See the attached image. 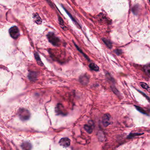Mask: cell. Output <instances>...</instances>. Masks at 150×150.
Masks as SVG:
<instances>
[{
  "label": "cell",
  "mask_w": 150,
  "mask_h": 150,
  "mask_svg": "<svg viewBox=\"0 0 150 150\" xmlns=\"http://www.w3.org/2000/svg\"><path fill=\"white\" fill-rule=\"evenodd\" d=\"M47 37L49 41L51 43L52 45L55 46H59L60 45L61 41L54 33H49L47 35Z\"/></svg>",
  "instance_id": "obj_1"
},
{
  "label": "cell",
  "mask_w": 150,
  "mask_h": 150,
  "mask_svg": "<svg viewBox=\"0 0 150 150\" xmlns=\"http://www.w3.org/2000/svg\"><path fill=\"white\" fill-rule=\"evenodd\" d=\"M18 114L21 119L23 121L29 119L30 116V112L28 110L25 109H21L18 112Z\"/></svg>",
  "instance_id": "obj_2"
},
{
  "label": "cell",
  "mask_w": 150,
  "mask_h": 150,
  "mask_svg": "<svg viewBox=\"0 0 150 150\" xmlns=\"http://www.w3.org/2000/svg\"><path fill=\"white\" fill-rule=\"evenodd\" d=\"M9 32L11 37L13 38L17 39L19 36V31L18 27L16 26L11 27Z\"/></svg>",
  "instance_id": "obj_3"
},
{
  "label": "cell",
  "mask_w": 150,
  "mask_h": 150,
  "mask_svg": "<svg viewBox=\"0 0 150 150\" xmlns=\"http://www.w3.org/2000/svg\"><path fill=\"white\" fill-rule=\"evenodd\" d=\"M55 111L58 114L66 115L67 114V112L63 106L61 104H59L57 105V107L55 109Z\"/></svg>",
  "instance_id": "obj_4"
},
{
  "label": "cell",
  "mask_w": 150,
  "mask_h": 150,
  "mask_svg": "<svg viewBox=\"0 0 150 150\" xmlns=\"http://www.w3.org/2000/svg\"><path fill=\"white\" fill-rule=\"evenodd\" d=\"M59 144L61 146L66 148L70 146L71 144V141L69 138H61L59 141Z\"/></svg>",
  "instance_id": "obj_5"
},
{
  "label": "cell",
  "mask_w": 150,
  "mask_h": 150,
  "mask_svg": "<svg viewBox=\"0 0 150 150\" xmlns=\"http://www.w3.org/2000/svg\"><path fill=\"white\" fill-rule=\"evenodd\" d=\"M110 115L108 114H105L102 118V123L104 126L107 127L110 124Z\"/></svg>",
  "instance_id": "obj_6"
},
{
  "label": "cell",
  "mask_w": 150,
  "mask_h": 150,
  "mask_svg": "<svg viewBox=\"0 0 150 150\" xmlns=\"http://www.w3.org/2000/svg\"><path fill=\"white\" fill-rule=\"evenodd\" d=\"M79 81L82 85H87L89 81V78L88 76H87V75H84L81 76L79 77Z\"/></svg>",
  "instance_id": "obj_7"
},
{
  "label": "cell",
  "mask_w": 150,
  "mask_h": 150,
  "mask_svg": "<svg viewBox=\"0 0 150 150\" xmlns=\"http://www.w3.org/2000/svg\"><path fill=\"white\" fill-rule=\"evenodd\" d=\"M33 18L35 22L37 23V24L40 25L42 22V20L39 16L38 13H35L33 16Z\"/></svg>",
  "instance_id": "obj_8"
},
{
  "label": "cell",
  "mask_w": 150,
  "mask_h": 150,
  "mask_svg": "<svg viewBox=\"0 0 150 150\" xmlns=\"http://www.w3.org/2000/svg\"><path fill=\"white\" fill-rule=\"evenodd\" d=\"M84 128L89 133H91L93 131V124L90 123V122H89L88 124L85 125L84 126Z\"/></svg>",
  "instance_id": "obj_9"
},
{
  "label": "cell",
  "mask_w": 150,
  "mask_h": 150,
  "mask_svg": "<svg viewBox=\"0 0 150 150\" xmlns=\"http://www.w3.org/2000/svg\"><path fill=\"white\" fill-rule=\"evenodd\" d=\"M63 8H64V9L65 11V12H66V13H67V14L68 15V16H69V17L71 18V19L72 20V21H73V22L75 23V25L77 27H78V28H81V26H80V25H79V23L77 22V21H76V20L73 17V16H72V15H71V14H70V13H69V12H68V11H67V10H66V9L64 8V7H63Z\"/></svg>",
  "instance_id": "obj_10"
},
{
  "label": "cell",
  "mask_w": 150,
  "mask_h": 150,
  "mask_svg": "<svg viewBox=\"0 0 150 150\" xmlns=\"http://www.w3.org/2000/svg\"><path fill=\"white\" fill-rule=\"evenodd\" d=\"M58 20H59V23L60 26L61 27V28L63 29V30L64 31H66L67 29L66 27L65 26L64 24V21H63L62 19L61 18V17L60 16H58Z\"/></svg>",
  "instance_id": "obj_11"
},
{
  "label": "cell",
  "mask_w": 150,
  "mask_h": 150,
  "mask_svg": "<svg viewBox=\"0 0 150 150\" xmlns=\"http://www.w3.org/2000/svg\"><path fill=\"white\" fill-rule=\"evenodd\" d=\"M29 78L32 81H34L37 79V75L35 72H30L28 76Z\"/></svg>",
  "instance_id": "obj_12"
},
{
  "label": "cell",
  "mask_w": 150,
  "mask_h": 150,
  "mask_svg": "<svg viewBox=\"0 0 150 150\" xmlns=\"http://www.w3.org/2000/svg\"><path fill=\"white\" fill-rule=\"evenodd\" d=\"M34 56L35 59H36V60L37 61V63L39 65L41 66H43L44 64L41 61V58H40V57L39 56L37 53H35Z\"/></svg>",
  "instance_id": "obj_13"
},
{
  "label": "cell",
  "mask_w": 150,
  "mask_h": 150,
  "mask_svg": "<svg viewBox=\"0 0 150 150\" xmlns=\"http://www.w3.org/2000/svg\"><path fill=\"white\" fill-rule=\"evenodd\" d=\"M89 67L90 69L94 71H98L99 70V68L98 67V66L94 63H91L90 64Z\"/></svg>",
  "instance_id": "obj_14"
},
{
  "label": "cell",
  "mask_w": 150,
  "mask_h": 150,
  "mask_svg": "<svg viewBox=\"0 0 150 150\" xmlns=\"http://www.w3.org/2000/svg\"><path fill=\"white\" fill-rule=\"evenodd\" d=\"M102 41H103L104 43L105 44V45L108 48H109V49H111V48H112V43H111V42L109 40H108L107 39L103 38H102Z\"/></svg>",
  "instance_id": "obj_15"
},
{
  "label": "cell",
  "mask_w": 150,
  "mask_h": 150,
  "mask_svg": "<svg viewBox=\"0 0 150 150\" xmlns=\"http://www.w3.org/2000/svg\"><path fill=\"white\" fill-rule=\"evenodd\" d=\"M144 69L147 75L150 77V63L145 65L144 67Z\"/></svg>",
  "instance_id": "obj_16"
},
{
  "label": "cell",
  "mask_w": 150,
  "mask_h": 150,
  "mask_svg": "<svg viewBox=\"0 0 150 150\" xmlns=\"http://www.w3.org/2000/svg\"><path fill=\"white\" fill-rule=\"evenodd\" d=\"M22 147L25 150H30L31 149V145L29 143H24L22 144Z\"/></svg>",
  "instance_id": "obj_17"
},
{
  "label": "cell",
  "mask_w": 150,
  "mask_h": 150,
  "mask_svg": "<svg viewBox=\"0 0 150 150\" xmlns=\"http://www.w3.org/2000/svg\"><path fill=\"white\" fill-rule=\"evenodd\" d=\"M140 85L141 86V87L144 89H146L147 91L150 92V88L146 83L144 82H141L140 83Z\"/></svg>",
  "instance_id": "obj_18"
},
{
  "label": "cell",
  "mask_w": 150,
  "mask_h": 150,
  "mask_svg": "<svg viewBox=\"0 0 150 150\" xmlns=\"http://www.w3.org/2000/svg\"><path fill=\"white\" fill-rule=\"evenodd\" d=\"M74 45H75V46L76 47V49H78V50L79 51L80 53H81V54H82L83 55V56H84V57H85L86 59H87V60H90V59H89V58H88V57L87 56V55H85V54H84V53H83V51H82V50H81V49H80L79 47L77 45H76V44H75V43H74Z\"/></svg>",
  "instance_id": "obj_19"
},
{
  "label": "cell",
  "mask_w": 150,
  "mask_h": 150,
  "mask_svg": "<svg viewBox=\"0 0 150 150\" xmlns=\"http://www.w3.org/2000/svg\"><path fill=\"white\" fill-rule=\"evenodd\" d=\"M135 107H136V109L138 110V111H139L140 112L142 113L143 114H147L148 115V113H147V112L144 110V109H143L142 108L137 106H135Z\"/></svg>",
  "instance_id": "obj_20"
},
{
  "label": "cell",
  "mask_w": 150,
  "mask_h": 150,
  "mask_svg": "<svg viewBox=\"0 0 150 150\" xmlns=\"http://www.w3.org/2000/svg\"><path fill=\"white\" fill-rule=\"evenodd\" d=\"M142 134H143V133H131L128 136L127 138L128 139H132V138L135 137L136 136H140V135H142Z\"/></svg>",
  "instance_id": "obj_21"
},
{
  "label": "cell",
  "mask_w": 150,
  "mask_h": 150,
  "mask_svg": "<svg viewBox=\"0 0 150 150\" xmlns=\"http://www.w3.org/2000/svg\"><path fill=\"white\" fill-rule=\"evenodd\" d=\"M115 52L116 53V54L119 55L121 54V53H122V51H121V50H120V49H116V50H115Z\"/></svg>",
  "instance_id": "obj_22"
},
{
  "label": "cell",
  "mask_w": 150,
  "mask_h": 150,
  "mask_svg": "<svg viewBox=\"0 0 150 150\" xmlns=\"http://www.w3.org/2000/svg\"><path fill=\"white\" fill-rule=\"evenodd\" d=\"M46 1H47V2L48 3V4L50 5V6L52 8H53V4H52V3H51V0H46Z\"/></svg>",
  "instance_id": "obj_23"
}]
</instances>
